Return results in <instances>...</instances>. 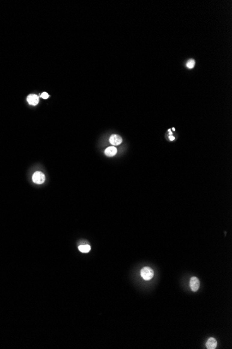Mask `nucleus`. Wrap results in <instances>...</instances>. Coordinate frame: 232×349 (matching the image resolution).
<instances>
[{
    "label": "nucleus",
    "mask_w": 232,
    "mask_h": 349,
    "mask_svg": "<svg viewBox=\"0 0 232 349\" xmlns=\"http://www.w3.org/2000/svg\"><path fill=\"white\" fill-rule=\"evenodd\" d=\"M217 345H218L217 340H216L215 338H213V337L209 338V339H208V341H206V348H208V349H215V348H216V347H217Z\"/></svg>",
    "instance_id": "423d86ee"
},
{
    "label": "nucleus",
    "mask_w": 232,
    "mask_h": 349,
    "mask_svg": "<svg viewBox=\"0 0 232 349\" xmlns=\"http://www.w3.org/2000/svg\"><path fill=\"white\" fill-rule=\"evenodd\" d=\"M28 103L31 105H36L39 103V97L35 94H30L27 96Z\"/></svg>",
    "instance_id": "39448f33"
},
{
    "label": "nucleus",
    "mask_w": 232,
    "mask_h": 349,
    "mask_svg": "<svg viewBox=\"0 0 232 349\" xmlns=\"http://www.w3.org/2000/svg\"><path fill=\"white\" fill-rule=\"evenodd\" d=\"M117 152H118L117 148L114 147V146H110V147H108L106 148L104 153H105V155H107V156L113 157L116 155Z\"/></svg>",
    "instance_id": "0eeeda50"
},
{
    "label": "nucleus",
    "mask_w": 232,
    "mask_h": 349,
    "mask_svg": "<svg viewBox=\"0 0 232 349\" xmlns=\"http://www.w3.org/2000/svg\"><path fill=\"white\" fill-rule=\"evenodd\" d=\"M79 250L82 253H88L90 251V246L89 245H81L79 246Z\"/></svg>",
    "instance_id": "6e6552de"
},
{
    "label": "nucleus",
    "mask_w": 232,
    "mask_h": 349,
    "mask_svg": "<svg viewBox=\"0 0 232 349\" xmlns=\"http://www.w3.org/2000/svg\"><path fill=\"white\" fill-rule=\"evenodd\" d=\"M33 183L36 184H42L45 181V176L41 172H35L32 177Z\"/></svg>",
    "instance_id": "f03ea898"
},
{
    "label": "nucleus",
    "mask_w": 232,
    "mask_h": 349,
    "mask_svg": "<svg viewBox=\"0 0 232 349\" xmlns=\"http://www.w3.org/2000/svg\"><path fill=\"white\" fill-rule=\"evenodd\" d=\"M141 277L145 280H150L154 277V271L149 267H144L140 271Z\"/></svg>",
    "instance_id": "f257e3e1"
},
{
    "label": "nucleus",
    "mask_w": 232,
    "mask_h": 349,
    "mask_svg": "<svg viewBox=\"0 0 232 349\" xmlns=\"http://www.w3.org/2000/svg\"><path fill=\"white\" fill-rule=\"evenodd\" d=\"M169 140H171V141H172V140L175 139V137H174L173 136H172V135H169Z\"/></svg>",
    "instance_id": "9b49d317"
},
{
    "label": "nucleus",
    "mask_w": 232,
    "mask_h": 349,
    "mask_svg": "<svg viewBox=\"0 0 232 349\" xmlns=\"http://www.w3.org/2000/svg\"><path fill=\"white\" fill-rule=\"evenodd\" d=\"M41 97L42 98H43V99H47L48 98H49V94L47 92H43L41 94Z\"/></svg>",
    "instance_id": "9d476101"
},
{
    "label": "nucleus",
    "mask_w": 232,
    "mask_h": 349,
    "mask_svg": "<svg viewBox=\"0 0 232 349\" xmlns=\"http://www.w3.org/2000/svg\"><path fill=\"white\" fill-rule=\"evenodd\" d=\"M200 285V280L198 279L197 277H191L190 279V287L193 292H196V291L199 289Z\"/></svg>",
    "instance_id": "7ed1b4c3"
},
{
    "label": "nucleus",
    "mask_w": 232,
    "mask_h": 349,
    "mask_svg": "<svg viewBox=\"0 0 232 349\" xmlns=\"http://www.w3.org/2000/svg\"><path fill=\"white\" fill-rule=\"evenodd\" d=\"M109 142L113 146H118L120 145L122 142V137L118 135H111L110 138H109Z\"/></svg>",
    "instance_id": "20e7f679"
},
{
    "label": "nucleus",
    "mask_w": 232,
    "mask_h": 349,
    "mask_svg": "<svg viewBox=\"0 0 232 349\" xmlns=\"http://www.w3.org/2000/svg\"><path fill=\"white\" fill-rule=\"evenodd\" d=\"M195 61H194L193 59H190L188 62H187L186 66L188 68L191 69V68H193L194 66H195Z\"/></svg>",
    "instance_id": "1a4fd4ad"
}]
</instances>
